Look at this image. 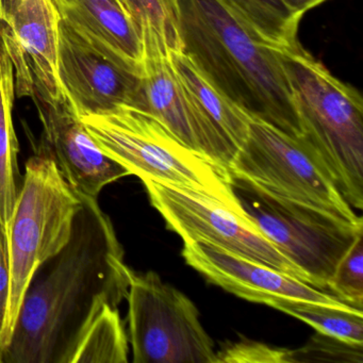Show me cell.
<instances>
[{
  "label": "cell",
  "instance_id": "obj_18",
  "mask_svg": "<svg viewBox=\"0 0 363 363\" xmlns=\"http://www.w3.org/2000/svg\"><path fill=\"white\" fill-rule=\"evenodd\" d=\"M261 42L275 48L298 43L301 16L293 13L282 0H222Z\"/></svg>",
  "mask_w": 363,
  "mask_h": 363
},
{
  "label": "cell",
  "instance_id": "obj_16",
  "mask_svg": "<svg viewBox=\"0 0 363 363\" xmlns=\"http://www.w3.org/2000/svg\"><path fill=\"white\" fill-rule=\"evenodd\" d=\"M176 73L199 120L218 147L223 164H231L245 143L250 118L220 93L184 52H171Z\"/></svg>",
  "mask_w": 363,
  "mask_h": 363
},
{
  "label": "cell",
  "instance_id": "obj_27",
  "mask_svg": "<svg viewBox=\"0 0 363 363\" xmlns=\"http://www.w3.org/2000/svg\"><path fill=\"white\" fill-rule=\"evenodd\" d=\"M22 0H0V16H1V28L9 26L21 6Z\"/></svg>",
  "mask_w": 363,
  "mask_h": 363
},
{
  "label": "cell",
  "instance_id": "obj_9",
  "mask_svg": "<svg viewBox=\"0 0 363 363\" xmlns=\"http://www.w3.org/2000/svg\"><path fill=\"white\" fill-rule=\"evenodd\" d=\"M152 207L182 241L210 242L312 286L301 271L250 218L197 191L142 180Z\"/></svg>",
  "mask_w": 363,
  "mask_h": 363
},
{
  "label": "cell",
  "instance_id": "obj_25",
  "mask_svg": "<svg viewBox=\"0 0 363 363\" xmlns=\"http://www.w3.org/2000/svg\"><path fill=\"white\" fill-rule=\"evenodd\" d=\"M11 291L9 243L5 225L0 220V350L3 354V337L9 310Z\"/></svg>",
  "mask_w": 363,
  "mask_h": 363
},
{
  "label": "cell",
  "instance_id": "obj_14",
  "mask_svg": "<svg viewBox=\"0 0 363 363\" xmlns=\"http://www.w3.org/2000/svg\"><path fill=\"white\" fill-rule=\"evenodd\" d=\"M133 109L150 114L189 147L223 164L218 147L176 73L171 50L154 33L143 35L139 96Z\"/></svg>",
  "mask_w": 363,
  "mask_h": 363
},
{
  "label": "cell",
  "instance_id": "obj_12",
  "mask_svg": "<svg viewBox=\"0 0 363 363\" xmlns=\"http://www.w3.org/2000/svg\"><path fill=\"white\" fill-rule=\"evenodd\" d=\"M182 255L186 264L206 280L246 301L267 306L276 297H286L335 307L350 306L329 293L210 242L184 241Z\"/></svg>",
  "mask_w": 363,
  "mask_h": 363
},
{
  "label": "cell",
  "instance_id": "obj_2",
  "mask_svg": "<svg viewBox=\"0 0 363 363\" xmlns=\"http://www.w3.org/2000/svg\"><path fill=\"white\" fill-rule=\"evenodd\" d=\"M182 52L250 118L301 138L277 50L261 42L222 0H177Z\"/></svg>",
  "mask_w": 363,
  "mask_h": 363
},
{
  "label": "cell",
  "instance_id": "obj_10",
  "mask_svg": "<svg viewBox=\"0 0 363 363\" xmlns=\"http://www.w3.org/2000/svg\"><path fill=\"white\" fill-rule=\"evenodd\" d=\"M58 74L63 92L79 118L135 107L140 74L61 20Z\"/></svg>",
  "mask_w": 363,
  "mask_h": 363
},
{
  "label": "cell",
  "instance_id": "obj_24",
  "mask_svg": "<svg viewBox=\"0 0 363 363\" xmlns=\"http://www.w3.org/2000/svg\"><path fill=\"white\" fill-rule=\"evenodd\" d=\"M288 348L242 337L226 342L216 352V363H288Z\"/></svg>",
  "mask_w": 363,
  "mask_h": 363
},
{
  "label": "cell",
  "instance_id": "obj_8",
  "mask_svg": "<svg viewBox=\"0 0 363 363\" xmlns=\"http://www.w3.org/2000/svg\"><path fill=\"white\" fill-rule=\"evenodd\" d=\"M126 299L133 363H216L196 306L158 274L131 271Z\"/></svg>",
  "mask_w": 363,
  "mask_h": 363
},
{
  "label": "cell",
  "instance_id": "obj_4",
  "mask_svg": "<svg viewBox=\"0 0 363 363\" xmlns=\"http://www.w3.org/2000/svg\"><path fill=\"white\" fill-rule=\"evenodd\" d=\"M80 120L101 152L142 180L197 191L243 218L229 169L180 141L150 114L120 107Z\"/></svg>",
  "mask_w": 363,
  "mask_h": 363
},
{
  "label": "cell",
  "instance_id": "obj_23",
  "mask_svg": "<svg viewBox=\"0 0 363 363\" xmlns=\"http://www.w3.org/2000/svg\"><path fill=\"white\" fill-rule=\"evenodd\" d=\"M330 294L352 307L362 309L363 235L345 252L327 284Z\"/></svg>",
  "mask_w": 363,
  "mask_h": 363
},
{
  "label": "cell",
  "instance_id": "obj_26",
  "mask_svg": "<svg viewBox=\"0 0 363 363\" xmlns=\"http://www.w3.org/2000/svg\"><path fill=\"white\" fill-rule=\"evenodd\" d=\"M282 1L293 13L303 18L308 11L325 3L326 0H282Z\"/></svg>",
  "mask_w": 363,
  "mask_h": 363
},
{
  "label": "cell",
  "instance_id": "obj_17",
  "mask_svg": "<svg viewBox=\"0 0 363 363\" xmlns=\"http://www.w3.org/2000/svg\"><path fill=\"white\" fill-rule=\"evenodd\" d=\"M16 79L11 59L0 41V220L8 228L20 192L18 138L12 110Z\"/></svg>",
  "mask_w": 363,
  "mask_h": 363
},
{
  "label": "cell",
  "instance_id": "obj_5",
  "mask_svg": "<svg viewBox=\"0 0 363 363\" xmlns=\"http://www.w3.org/2000/svg\"><path fill=\"white\" fill-rule=\"evenodd\" d=\"M82 199L42 145L25 165L11 220L8 225L11 291L3 352L11 339L25 292L37 269L71 239Z\"/></svg>",
  "mask_w": 363,
  "mask_h": 363
},
{
  "label": "cell",
  "instance_id": "obj_7",
  "mask_svg": "<svg viewBox=\"0 0 363 363\" xmlns=\"http://www.w3.org/2000/svg\"><path fill=\"white\" fill-rule=\"evenodd\" d=\"M231 175L352 225L362 218L346 201L328 172L299 138L250 118L247 139L230 167Z\"/></svg>",
  "mask_w": 363,
  "mask_h": 363
},
{
  "label": "cell",
  "instance_id": "obj_11",
  "mask_svg": "<svg viewBox=\"0 0 363 363\" xmlns=\"http://www.w3.org/2000/svg\"><path fill=\"white\" fill-rule=\"evenodd\" d=\"M59 23L54 0H22L0 31L14 69L16 94L46 103L65 101L58 74Z\"/></svg>",
  "mask_w": 363,
  "mask_h": 363
},
{
  "label": "cell",
  "instance_id": "obj_15",
  "mask_svg": "<svg viewBox=\"0 0 363 363\" xmlns=\"http://www.w3.org/2000/svg\"><path fill=\"white\" fill-rule=\"evenodd\" d=\"M60 20L141 76L143 38L118 0H54Z\"/></svg>",
  "mask_w": 363,
  "mask_h": 363
},
{
  "label": "cell",
  "instance_id": "obj_20",
  "mask_svg": "<svg viewBox=\"0 0 363 363\" xmlns=\"http://www.w3.org/2000/svg\"><path fill=\"white\" fill-rule=\"evenodd\" d=\"M267 306L307 323L318 333L354 343H363L362 309L352 306L335 307L286 297H276Z\"/></svg>",
  "mask_w": 363,
  "mask_h": 363
},
{
  "label": "cell",
  "instance_id": "obj_13",
  "mask_svg": "<svg viewBox=\"0 0 363 363\" xmlns=\"http://www.w3.org/2000/svg\"><path fill=\"white\" fill-rule=\"evenodd\" d=\"M33 101L43 126V145L77 194L97 199L108 184L131 176L101 152L67 99L59 103Z\"/></svg>",
  "mask_w": 363,
  "mask_h": 363
},
{
  "label": "cell",
  "instance_id": "obj_21",
  "mask_svg": "<svg viewBox=\"0 0 363 363\" xmlns=\"http://www.w3.org/2000/svg\"><path fill=\"white\" fill-rule=\"evenodd\" d=\"M144 33H154L171 52H182L177 0H118Z\"/></svg>",
  "mask_w": 363,
  "mask_h": 363
},
{
  "label": "cell",
  "instance_id": "obj_28",
  "mask_svg": "<svg viewBox=\"0 0 363 363\" xmlns=\"http://www.w3.org/2000/svg\"><path fill=\"white\" fill-rule=\"evenodd\" d=\"M0 31H1V16H0Z\"/></svg>",
  "mask_w": 363,
  "mask_h": 363
},
{
  "label": "cell",
  "instance_id": "obj_1",
  "mask_svg": "<svg viewBox=\"0 0 363 363\" xmlns=\"http://www.w3.org/2000/svg\"><path fill=\"white\" fill-rule=\"evenodd\" d=\"M80 197L71 239L33 275L1 363H71L95 314L128 294L133 269L113 224L97 199Z\"/></svg>",
  "mask_w": 363,
  "mask_h": 363
},
{
  "label": "cell",
  "instance_id": "obj_22",
  "mask_svg": "<svg viewBox=\"0 0 363 363\" xmlns=\"http://www.w3.org/2000/svg\"><path fill=\"white\" fill-rule=\"evenodd\" d=\"M363 362V343L318 333L296 350H289L288 363Z\"/></svg>",
  "mask_w": 363,
  "mask_h": 363
},
{
  "label": "cell",
  "instance_id": "obj_19",
  "mask_svg": "<svg viewBox=\"0 0 363 363\" xmlns=\"http://www.w3.org/2000/svg\"><path fill=\"white\" fill-rule=\"evenodd\" d=\"M129 339L118 308L104 305L82 333L71 363H127Z\"/></svg>",
  "mask_w": 363,
  "mask_h": 363
},
{
  "label": "cell",
  "instance_id": "obj_6",
  "mask_svg": "<svg viewBox=\"0 0 363 363\" xmlns=\"http://www.w3.org/2000/svg\"><path fill=\"white\" fill-rule=\"evenodd\" d=\"M233 189L250 220L309 276L314 288L327 290L340 261L363 235V225L282 199L245 178L233 175Z\"/></svg>",
  "mask_w": 363,
  "mask_h": 363
},
{
  "label": "cell",
  "instance_id": "obj_29",
  "mask_svg": "<svg viewBox=\"0 0 363 363\" xmlns=\"http://www.w3.org/2000/svg\"><path fill=\"white\" fill-rule=\"evenodd\" d=\"M0 363H1V350H0Z\"/></svg>",
  "mask_w": 363,
  "mask_h": 363
},
{
  "label": "cell",
  "instance_id": "obj_3",
  "mask_svg": "<svg viewBox=\"0 0 363 363\" xmlns=\"http://www.w3.org/2000/svg\"><path fill=\"white\" fill-rule=\"evenodd\" d=\"M293 95L301 135L344 199L363 208V99L301 44L277 50Z\"/></svg>",
  "mask_w": 363,
  "mask_h": 363
}]
</instances>
